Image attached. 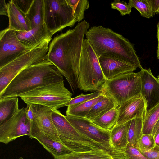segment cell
<instances>
[{
	"label": "cell",
	"mask_w": 159,
	"mask_h": 159,
	"mask_svg": "<svg viewBox=\"0 0 159 159\" xmlns=\"http://www.w3.org/2000/svg\"><path fill=\"white\" fill-rule=\"evenodd\" d=\"M84 20L73 29L55 37L50 43L47 60L68 81L73 93L79 88L78 72L84 37L89 27Z\"/></svg>",
	"instance_id": "1"
},
{
	"label": "cell",
	"mask_w": 159,
	"mask_h": 159,
	"mask_svg": "<svg viewBox=\"0 0 159 159\" xmlns=\"http://www.w3.org/2000/svg\"><path fill=\"white\" fill-rule=\"evenodd\" d=\"M85 35L98 58L117 59L143 68L132 43L111 29L95 26L89 29Z\"/></svg>",
	"instance_id": "2"
},
{
	"label": "cell",
	"mask_w": 159,
	"mask_h": 159,
	"mask_svg": "<svg viewBox=\"0 0 159 159\" xmlns=\"http://www.w3.org/2000/svg\"><path fill=\"white\" fill-rule=\"evenodd\" d=\"M63 80V76L57 67L46 59L21 71L0 93V98L20 97L38 87Z\"/></svg>",
	"instance_id": "3"
},
{
	"label": "cell",
	"mask_w": 159,
	"mask_h": 159,
	"mask_svg": "<svg viewBox=\"0 0 159 159\" xmlns=\"http://www.w3.org/2000/svg\"><path fill=\"white\" fill-rule=\"evenodd\" d=\"M78 76L79 88L85 92L99 91L106 80L98 57L86 39L83 42Z\"/></svg>",
	"instance_id": "4"
},
{
	"label": "cell",
	"mask_w": 159,
	"mask_h": 159,
	"mask_svg": "<svg viewBox=\"0 0 159 159\" xmlns=\"http://www.w3.org/2000/svg\"><path fill=\"white\" fill-rule=\"evenodd\" d=\"M64 80L38 87L20 95L26 104H33L49 107L52 110L67 106L72 93L65 86Z\"/></svg>",
	"instance_id": "5"
},
{
	"label": "cell",
	"mask_w": 159,
	"mask_h": 159,
	"mask_svg": "<svg viewBox=\"0 0 159 159\" xmlns=\"http://www.w3.org/2000/svg\"><path fill=\"white\" fill-rule=\"evenodd\" d=\"M142 70L124 74L106 80L99 91L112 99L120 106L130 98L141 94Z\"/></svg>",
	"instance_id": "6"
},
{
	"label": "cell",
	"mask_w": 159,
	"mask_h": 159,
	"mask_svg": "<svg viewBox=\"0 0 159 159\" xmlns=\"http://www.w3.org/2000/svg\"><path fill=\"white\" fill-rule=\"evenodd\" d=\"M52 119L60 141L73 152L106 148L78 132L58 110H53Z\"/></svg>",
	"instance_id": "7"
},
{
	"label": "cell",
	"mask_w": 159,
	"mask_h": 159,
	"mask_svg": "<svg viewBox=\"0 0 159 159\" xmlns=\"http://www.w3.org/2000/svg\"><path fill=\"white\" fill-rule=\"evenodd\" d=\"M49 43L47 42L27 50L14 60L0 67V93L23 70L31 65L47 59Z\"/></svg>",
	"instance_id": "8"
},
{
	"label": "cell",
	"mask_w": 159,
	"mask_h": 159,
	"mask_svg": "<svg viewBox=\"0 0 159 159\" xmlns=\"http://www.w3.org/2000/svg\"><path fill=\"white\" fill-rule=\"evenodd\" d=\"M44 23L53 35L77 22L66 0H44Z\"/></svg>",
	"instance_id": "9"
},
{
	"label": "cell",
	"mask_w": 159,
	"mask_h": 159,
	"mask_svg": "<svg viewBox=\"0 0 159 159\" xmlns=\"http://www.w3.org/2000/svg\"><path fill=\"white\" fill-rule=\"evenodd\" d=\"M26 107L19 109L10 119L0 125V142L6 144L24 136H29L31 122L27 118Z\"/></svg>",
	"instance_id": "10"
},
{
	"label": "cell",
	"mask_w": 159,
	"mask_h": 159,
	"mask_svg": "<svg viewBox=\"0 0 159 159\" xmlns=\"http://www.w3.org/2000/svg\"><path fill=\"white\" fill-rule=\"evenodd\" d=\"M26 104L29 105L34 113V118L31 122V131L40 132L54 140L60 141L52 119L53 110L41 105Z\"/></svg>",
	"instance_id": "11"
},
{
	"label": "cell",
	"mask_w": 159,
	"mask_h": 159,
	"mask_svg": "<svg viewBox=\"0 0 159 159\" xmlns=\"http://www.w3.org/2000/svg\"><path fill=\"white\" fill-rule=\"evenodd\" d=\"M67 120L80 133L100 144L109 150L110 131L98 126L86 118L66 116Z\"/></svg>",
	"instance_id": "12"
},
{
	"label": "cell",
	"mask_w": 159,
	"mask_h": 159,
	"mask_svg": "<svg viewBox=\"0 0 159 159\" xmlns=\"http://www.w3.org/2000/svg\"><path fill=\"white\" fill-rule=\"evenodd\" d=\"M27 50L18 39L15 31L9 28L1 31L0 32V67Z\"/></svg>",
	"instance_id": "13"
},
{
	"label": "cell",
	"mask_w": 159,
	"mask_h": 159,
	"mask_svg": "<svg viewBox=\"0 0 159 159\" xmlns=\"http://www.w3.org/2000/svg\"><path fill=\"white\" fill-rule=\"evenodd\" d=\"M147 108V102L141 94L130 98L119 107L116 125L124 124L135 118L144 119Z\"/></svg>",
	"instance_id": "14"
},
{
	"label": "cell",
	"mask_w": 159,
	"mask_h": 159,
	"mask_svg": "<svg viewBox=\"0 0 159 159\" xmlns=\"http://www.w3.org/2000/svg\"><path fill=\"white\" fill-rule=\"evenodd\" d=\"M141 70V94L147 102V111L159 103V81L150 68Z\"/></svg>",
	"instance_id": "15"
},
{
	"label": "cell",
	"mask_w": 159,
	"mask_h": 159,
	"mask_svg": "<svg viewBox=\"0 0 159 159\" xmlns=\"http://www.w3.org/2000/svg\"><path fill=\"white\" fill-rule=\"evenodd\" d=\"M16 32L19 40L28 49L47 42H50L53 35L44 23L28 31H16Z\"/></svg>",
	"instance_id": "16"
},
{
	"label": "cell",
	"mask_w": 159,
	"mask_h": 159,
	"mask_svg": "<svg viewBox=\"0 0 159 159\" xmlns=\"http://www.w3.org/2000/svg\"><path fill=\"white\" fill-rule=\"evenodd\" d=\"M98 58L106 80L112 79L124 74L133 72L137 68L130 63L117 59L107 57Z\"/></svg>",
	"instance_id": "17"
},
{
	"label": "cell",
	"mask_w": 159,
	"mask_h": 159,
	"mask_svg": "<svg viewBox=\"0 0 159 159\" xmlns=\"http://www.w3.org/2000/svg\"><path fill=\"white\" fill-rule=\"evenodd\" d=\"M29 137L31 139L37 140L55 159H58L64 155L73 152L61 141L54 140L40 132L31 131Z\"/></svg>",
	"instance_id": "18"
},
{
	"label": "cell",
	"mask_w": 159,
	"mask_h": 159,
	"mask_svg": "<svg viewBox=\"0 0 159 159\" xmlns=\"http://www.w3.org/2000/svg\"><path fill=\"white\" fill-rule=\"evenodd\" d=\"M8 28L15 31L26 32L32 29L30 21L27 14L22 12L13 0L7 3Z\"/></svg>",
	"instance_id": "19"
},
{
	"label": "cell",
	"mask_w": 159,
	"mask_h": 159,
	"mask_svg": "<svg viewBox=\"0 0 159 159\" xmlns=\"http://www.w3.org/2000/svg\"><path fill=\"white\" fill-rule=\"evenodd\" d=\"M127 129L126 122L117 125L110 130L111 148L123 150L126 148L128 144Z\"/></svg>",
	"instance_id": "20"
},
{
	"label": "cell",
	"mask_w": 159,
	"mask_h": 159,
	"mask_svg": "<svg viewBox=\"0 0 159 159\" xmlns=\"http://www.w3.org/2000/svg\"><path fill=\"white\" fill-rule=\"evenodd\" d=\"M19 109L18 97L0 98V125L14 116Z\"/></svg>",
	"instance_id": "21"
},
{
	"label": "cell",
	"mask_w": 159,
	"mask_h": 159,
	"mask_svg": "<svg viewBox=\"0 0 159 159\" xmlns=\"http://www.w3.org/2000/svg\"><path fill=\"white\" fill-rule=\"evenodd\" d=\"M119 114V106H116L102 116L91 121L99 127L110 131L116 125Z\"/></svg>",
	"instance_id": "22"
},
{
	"label": "cell",
	"mask_w": 159,
	"mask_h": 159,
	"mask_svg": "<svg viewBox=\"0 0 159 159\" xmlns=\"http://www.w3.org/2000/svg\"><path fill=\"white\" fill-rule=\"evenodd\" d=\"M58 159H113L109 152L104 149H98L82 152H73Z\"/></svg>",
	"instance_id": "23"
},
{
	"label": "cell",
	"mask_w": 159,
	"mask_h": 159,
	"mask_svg": "<svg viewBox=\"0 0 159 159\" xmlns=\"http://www.w3.org/2000/svg\"><path fill=\"white\" fill-rule=\"evenodd\" d=\"M44 0H34L27 14L30 21L32 29L44 24Z\"/></svg>",
	"instance_id": "24"
},
{
	"label": "cell",
	"mask_w": 159,
	"mask_h": 159,
	"mask_svg": "<svg viewBox=\"0 0 159 159\" xmlns=\"http://www.w3.org/2000/svg\"><path fill=\"white\" fill-rule=\"evenodd\" d=\"M105 96L102 93L98 97L81 104L68 106L66 114L68 116L85 118L93 107Z\"/></svg>",
	"instance_id": "25"
},
{
	"label": "cell",
	"mask_w": 159,
	"mask_h": 159,
	"mask_svg": "<svg viewBox=\"0 0 159 159\" xmlns=\"http://www.w3.org/2000/svg\"><path fill=\"white\" fill-rule=\"evenodd\" d=\"M144 119L137 118L127 122L128 144L135 147L143 134V126Z\"/></svg>",
	"instance_id": "26"
},
{
	"label": "cell",
	"mask_w": 159,
	"mask_h": 159,
	"mask_svg": "<svg viewBox=\"0 0 159 159\" xmlns=\"http://www.w3.org/2000/svg\"><path fill=\"white\" fill-rule=\"evenodd\" d=\"M116 106L112 99L105 96L93 107L85 118L92 120L102 116Z\"/></svg>",
	"instance_id": "27"
},
{
	"label": "cell",
	"mask_w": 159,
	"mask_h": 159,
	"mask_svg": "<svg viewBox=\"0 0 159 159\" xmlns=\"http://www.w3.org/2000/svg\"><path fill=\"white\" fill-rule=\"evenodd\" d=\"M159 119V103L148 111L144 120L143 133L152 134L155 125Z\"/></svg>",
	"instance_id": "28"
},
{
	"label": "cell",
	"mask_w": 159,
	"mask_h": 159,
	"mask_svg": "<svg viewBox=\"0 0 159 159\" xmlns=\"http://www.w3.org/2000/svg\"><path fill=\"white\" fill-rule=\"evenodd\" d=\"M72 9L73 15L77 22L82 21L84 17L85 11L88 9L89 5L87 0H66Z\"/></svg>",
	"instance_id": "29"
},
{
	"label": "cell",
	"mask_w": 159,
	"mask_h": 159,
	"mask_svg": "<svg viewBox=\"0 0 159 159\" xmlns=\"http://www.w3.org/2000/svg\"><path fill=\"white\" fill-rule=\"evenodd\" d=\"M128 4L136 8L144 17L150 18L154 15L152 11L149 0H129Z\"/></svg>",
	"instance_id": "30"
},
{
	"label": "cell",
	"mask_w": 159,
	"mask_h": 159,
	"mask_svg": "<svg viewBox=\"0 0 159 159\" xmlns=\"http://www.w3.org/2000/svg\"><path fill=\"white\" fill-rule=\"evenodd\" d=\"M155 145L154 137L152 134H143L139 139L137 148L140 152L148 151Z\"/></svg>",
	"instance_id": "31"
},
{
	"label": "cell",
	"mask_w": 159,
	"mask_h": 159,
	"mask_svg": "<svg viewBox=\"0 0 159 159\" xmlns=\"http://www.w3.org/2000/svg\"><path fill=\"white\" fill-rule=\"evenodd\" d=\"M102 94V93L99 91H96L89 94H84L82 93L75 97L72 98L69 102L67 106L76 105L81 104L94 99Z\"/></svg>",
	"instance_id": "32"
},
{
	"label": "cell",
	"mask_w": 159,
	"mask_h": 159,
	"mask_svg": "<svg viewBox=\"0 0 159 159\" xmlns=\"http://www.w3.org/2000/svg\"><path fill=\"white\" fill-rule=\"evenodd\" d=\"M112 9L118 11L122 16L130 15L131 12V6L124 1L115 0L111 3Z\"/></svg>",
	"instance_id": "33"
},
{
	"label": "cell",
	"mask_w": 159,
	"mask_h": 159,
	"mask_svg": "<svg viewBox=\"0 0 159 159\" xmlns=\"http://www.w3.org/2000/svg\"><path fill=\"white\" fill-rule=\"evenodd\" d=\"M122 150L128 159H148L134 146L128 144L126 148Z\"/></svg>",
	"instance_id": "34"
},
{
	"label": "cell",
	"mask_w": 159,
	"mask_h": 159,
	"mask_svg": "<svg viewBox=\"0 0 159 159\" xmlns=\"http://www.w3.org/2000/svg\"><path fill=\"white\" fill-rule=\"evenodd\" d=\"M18 8L27 14L29 12L34 0H13Z\"/></svg>",
	"instance_id": "35"
},
{
	"label": "cell",
	"mask_w": 159,
	"mask_h": 159,
	"mask_svg": "<svg viewBox=\"0 0 159 159\" xmlns=\"http://www.w3.org/2000/svg\"><path fill=\"white\" fill-rule=\"evenodd\" d=\"M140 152L148 159H159V146L155 145L153 148L148 151Z\"/></svg>",
	"instance_id": "36"
},
{
	"label": "cell",
	"mask_w": 159,
	"mask_h": 159,
	"mask_svg": "<svg viewBox=\"0 0 159 159\" xmlns=\"http://www.w3.org/2000/svg\"><path fill=\"white\" fill-rule=\"evenodd\" d=\"M0 14L8 16V7L5 0H0Z\"/></svg>",
	"instance_id": "37"
},
{
	"label": "cell",
	"mask_w": 159,
	"mask_h": 159,
	"mask_svg": "<svg viewBox=\"0 0 159 159\" xmlns=\"http://www.w3.org/2000/svg\"><path fill=\"white\" fill-rule=\"evenodd\" d=\"M153 13H159V0H149Z\"/></svg>",
	"instance_id": "38"
},
{
	"label": "cell",
	"mask_w": 159,
	"mask_h": 159,
	"mask_svg": "<svg viewBox=\"0 0 159 159\" xmlns=\"http://www.w3.org/2000/svg\"><path fill=\"white\" fill-rule=\"evenodd\" d=\"M26 108V114L27 119L31 122L34 118V113L33 111L28 105H27Z\"/></svg>",
	"instance_id": "39"
},
{
	"label": "cell",
	"mask_w": 159,
	"mask_h": 159,
	"mask_svg": "<svg viewBox=\"0 0 159 159\" xmlns=\"http://www.w3.org/2000/svg\"><path fill=\"white\" fill-rule=\"evenodd\" d=\"M159 132V119L153 129L152 134L154 137Z\"/></svg>",
	"instance_id": "40"
},
{
	"label": "cell",
	"mask_w": 159,
	"mask_h": 159,
	"mask_svg": "<svg viewBox=\"0 0 159 159\" xmlns=\"http://www.w3.org/2000/svg\"><path fill=\"white\" fill-rule=\"evenodd\" d=\"M157 39L158 46L157 53V58L159 60V21L157 24Z\"/></svg>",
	"instance_id": "41"
},
{
	"label": "cell",
	"mask_w": 159,
	"mask_h": 159,
	"mask_svg": "<svg viewBox=\"0 0 159 159\" xmlns=\"http://www.w3.org/2000/svg\"><path fill=\"white\" fill-rule=\"evenodd\" d=\"M154 137L155 145L159 146V132Z\"/></svg>",
	"instance_id": "42"
},
{
	"label": "cell",
	"mask_w": 159,
	"mask_h": 159,
	"mask_svg": "<svg viewBox=\"0 0 159 159\" xmlns=\"http://www.w3.org/2000/svg\"><path fill=\"white\" fill-rule=\"evenodd\" d=\"M19 159H24L22 157H20L19 158Z\"/></svg>",
	"instance_id": "43"
},
{
	"label": "cell",
	"mask_w": 159,
	"mask_h": 159,
	"mask_svg": "<svg viewBox=\"0 0 159 159\" xmlns=\"http://www.w3.org/2000/svg\"><path fill=\"white\" fill-rule=\"evenodd\" d=\"M157 79H158V80L159 81V75L158 76Z\"/></svg>",
	"instance_id": "44"
}]
</instances>
